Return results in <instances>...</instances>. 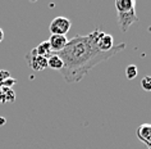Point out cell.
<instances>
[{"label": "cell", "mask_w": 151, "mask_h": 149, "mask_svg": "<svg viewBox=\"0 0 151 149\" xmlns=\"http://www.w3.org/2000/svg\"><path fill=\"white\" fill-rule=\"evenodd\" d=\"M100 32V28L96 27L88 35L74 36L73 39L68 40V44L62 52L55 53L63 60V68L59 72L67 84L80 82L93 67L126 49V43H120L110 52H100L96 45Z\"/></svg>", "instance_id": "cell-1"}, {"label": "cell", "mask_w": 151, "mask_h": 149, "mask_svg": "<svg viewBox=\"0 0 151 149\" xmlns=\"http://www.w3.org/2000/svg\"><path fill=\"white\" fill-rule=\"evenodd\" d=\"M70 26H72L70 20H68L65 17H55L54 20L51 21L50 26H49V30H50L51 35L65 36L68 31L70 30Z\"/></svg>", "instance_id": "cell-2"}, {"label": "cell", "mask_w": 151, "mask_h": 149, "mask_svg": "<svg viewBox=\"0 0 151 149\" xmlns=\"http://www.w3.org/2000/svg\"><path fill=\"white\" fill-rule=\"evenodd\" d=\"M26 60H27V64L29 66V68L33 71H44L47 68V58L37 55L35 48L26 55Z\"/></svg>", "instance_id": "cell-3"}, {"label": "cell", "mask_w": 151, "mask_h": 149, "mask_svg": "<svg viewBox=\"0 0 151 149\" xmlns=\"http://www.w3.org/2000/svg\"><path fill=\"white\" fill-rule=\"evenodd\" d=\"M116 13H118V23L123 32H127V30L129 28L134 22L138 21V17H137V14H136V9L127 10V12H116Z\"/></svg>", "instance_id": "cell-4"}, {"label": "cell", "mask_w": 151, "mask_h": 149, "mask_svg": "<svg viewBox=\"0 0 151 149\" xmlns=\"http://www.w3.org/2000/svg\"><path fill=\"white\" fill-rule=\"evenodd\" d=\"M96 45H97V49H99L100 52H110L114 49L115 44H114V37L111 35H109V33H105L101 31L99 33V36H97V40H96Z\"/></svg>", "instance_id": "cell-5"}, {"label": "cell", "mask_w": 151, "mask_h": 149, "mask_svg": "<svg viewBox=\"0 0 151 149\" xmlns=\"http://www.w3.org/2000/svg\"><path fill=\"white\" fill-rule=\"evenodd\" d=\"M137 137L146 145L149 149H151V125L150 124H143L139 125L136 130Z\"/></svg>", "instance_id": "cell-6"}, {"label": "cell", "mask_w": 151, "mask_h": 149, "mask_svg": "<svg viewBox=\"0 0 151 149\" xmlns=\"http://www.w3.org/2000/svg\"><path fill=\"white\" fill-rule=\"evenodd\" d=\"M49 44H50V48H51V52L52 53H59L62 52L65 45L68 44V39L65 36H62V35H51L50 39L47 40Z\"/></svg>", "instance_id": "cell-7"}, {"label": "cell", "mask_w": 151, "mask_h": 149, "mask_svg": "<svg viewBox=\"0 0 151 149\" xmlns=\"http://www.w3.org/2000/svg\"><path fill=\"white\" fill-rule=\"evenodd\" d=\"M115 9L116 12H127V10L136 9V1L134 0H116Z\"/></svg>", "instance_id": "cell-8"}, {"label": "cell", "mask_w": 151, "mask_h": 149, "mask_svg": "<svg viewBox=\"0 0 151 149\" xmlns=\"http://www.w3.org/2000/svg\"><path fill=\"white\" fill-rule=\"evenodd\" d=\"M47 67L51 68V70L60 71L63 68V60L60 59L55 53H51V54L47 57Z\"/></svg>", "instance_id": "cell-9"}, {"label": "cell", "mask_w": 151, "mask_h": 149, "mask_svg": "<svg viewBox=\"0 0 151 149\" xmlns=\"http://www.w3.org/2000/svg\"><path fill=\"white\" fill-rule=\"evenodd\" d=\"M36 50V54L37 55H41V57H45V58H47L49 55L51 54V48H50V44H49V41H42V43H40L37 47L35 48Z\"/></svg>", "instance_id": "cell-10"}, {"label": "cell", "mask_w": 151, "mask_h": 149, "mask_svg": "<svg viewBox=\"0 0 151 149\" xmlns=\"http://www.w3.org/2000/svg\"><path fill=\"white\" fill-rule=\"evenodd\" d=\"M3 93V104L4 103H13L16 100V93L13 91V89L9 87H0Z\"/></svg>", "instance_id": "cell-11"}, {"label": "cell", "mask_w": 151, "mask_h": 149, "mask_svg": "<svg viewBox=\"0 0 151 149\" xmlns=\"http://www.w3.org/2000/svg\"><path fill=\"white\" fill-rule=\"evenodd\" d=\"M137 75H138L137 66H134V64H129V66H127V68H126V77L128 80H133Z\"/></svg>", "instance_id": "cell-12"}, {"label": "cell", "mask_w": 151, "mask_h": 149, "mask_svg": "<svg viewBox=\"0 0 151 149\" xmlns=\"http://www.w3.org/2000/svg\"><path fill=\"white\" fill-rule=\"evenodd\" d=\"M141 86L143 90L151 91V76H145V77L141 80Z\"/></svg>", "instance_id": "cell-13"}, {"label": "cell", "mask_w": 151, "mask_h": 149, "mask_svg": "<svg viewBox=\"0 0 151 149\" xmlns=\"http://www.w3.org/2000/svg\"><path fill=\"white\" fill-rule=\"evenodd\" d=\"M16 82H17V80H16V78H13L12 76H10L9 78L4 80V81L0 84V87H9V89H12V86L16 85Z\"/></svg>", "instance_id": "cell-14"}, {"label": "cell", "mask_w": 151, "mask_h": 149, "mask_svg": "<svg viewBox=\"0 0 151 149\" xmlns=\"http://www.w3.org/2000/svg\"><path fill=\"white\" fill-rule=\"evenodd\" d=\"M10 77V72L9 71H5V70H0V84H1L4 80L9 78Z\"/></svg>", "instance_id": "cell-15"}, {"label": "cell", "mask_w": 151, "mask_h": 149, "mask_svg": "<svg viewBox=\"0 0 151 149\" xmlns=\"http://www.w3.org/2000/svg\"><path fill=\"white\" fill-rule=\"evenodd\" d=\"M5 122H6V120H5L4 117H0V126H4Z\"/></svg>", "instance_id": "cell-16"}, {"label": "cell", "mask_w": 151, "mask_h": 149, "mask_svg": "<svg viewBox=\"0 0 151 149\" xmlns=\"http://www.w3.org/2000/svg\"><path fill=\"white\" fill-rule=\"evenodd\" d=\"M3 39H4V31H3V30L0 28V43L3 41Z\"/></svg>", "instance_id": "cell-17"}, {"label": "cell", "mask_w": 151, "mask_h": 149, "mask_svg": "<svg viewBox=\"0 0 151 149\" xmlns=\"http://www.w3.org/2000/svg\"><path fill=\"white\" fill-rule=\"evenodd\" d=\"M0 104H3V93H1V89H0Z\"/></svg>", "instance_id": "cell-18"}]
</instances>
